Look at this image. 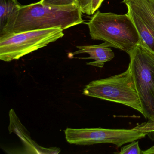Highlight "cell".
Here are the masks:
<instances>
[{"label": "cell", "instance_id": "obj_1", "mask_svg": "<svg viewBox=\"0 0 154 154\" xmlns=\"http://www.w3.org/2000/svg\"><path fill=\"white\" fill-rule=\"evenodd\" d=\"M78 5L49 6L39 2L21 6L13 33L60 27L64 30L84 23Z\"/></svg>", "mask_w": 154, "mask_h": 154}, {"label": "cell", "instance_id": "obj_2", "mask_svg": "<svg viewBox=\"0 0 154 154\" xmlns=\"http://www.w3.org/2000/svg\"><path fill=\"white\" fill-rule=\"evenodd\" d=\"M85 24L92 39L103 41L128 54L140 42L137 29L127 13L119 15L98 11Z\"/></svg>", "mask_w": 154, "mask_h": 154}, {"label": "cell", "instance_id": "obj_3", "mask_svg": "<svg viewBox=\"0 0 154 154\" xmlns=\"http://www.w3.org/2000/svg\"><path fill=\"white\" fill-rule=\"evenodd\" d=\"M83 94L128 106L142 114V107L129 68L111 77L92 81Z\"/></svg>", "mask_w": 154, "mask_h": 154}, {"label": "cell", "instance_id": "obj_4", "mask_svg": "<svg viewBox=\"0 0 154 154\" xmlns=\"http://www.w3.org/2000/svg\"><path fill=\"white\" fill-rule=\"evenodd\" d=\"M128 54V67L134 79L142 107V114L148 119H154V53L137 45Z\"/></svg>", "mask_w": 154, "mask_h": 154}, {"label": "cell", "instance_id": "obj_5", "mask_svg": "<svg viewBox=\"0 0 154 154\" xmlns=\"http://www.w3.org/2000/svg\"><path fill=\"white\" fill-rule=\"evenodd\" d=\"M64 35L60 27L29 30L0 38V59L9 62L47 46Z\"/></svg>", "mask_w": 154, "mask_h": 154}, {"label": "cell", "instance_id": "obj_6", "mask_svg": "<svg viewBox=\"0 0 154 154\" xmlns=\"http://www.w3.org/2000/svg\"><path fill=\"white\" fill-rule=\"evenodd\" d=\"M68 143L80 145H91L100 143L112 144L118 147L126 143L143 138L148 135L132 128L105 129L102 128L72 129L67 128L64 131Z\"/></svg>", "mask_w": 154, "mask_h": 154}, {"label": "cell", "instance_id": "obj_7", "mask_svg": "<svg viewBox=\"0 0 154 154\" xmlns=\"http://www.w3.org/2000/svg\"><path fill=\"white\" fill-rule=\"evenodd\" d=\"M78 50L70 53L69 57L82 54H87L90 57L86 58H79L84 59H93V62L86 63L88 65L103 68L105 63L112 60L114 57V53L109 44L104 42L102 44L94 45L77 46Z\"/></svg>", "mask_w": 154, "mask_h": 154}, {"label": "cell", "instance_id": "obj_8", "mask_svg": "<svg viewBox=\"0 0 154 154\" xmlns=\"http://www.w3.org/2000/svg\"><path fill=\"white\" fill-rule=\"evenodd\" d=\"M20 7L17 1L0 0V38L13 34Z\"/></svg>", "mask_w": 154, "mask_h": 154}, {"label": "cell", "instance_id": "obj_9", "mask_svg": "<svg viewBox=\"0 0 154 154\" xmlns=\"http://www.w3.org/2000/svg\"><path fill=\"white\" fill-rule=\"evenodd\" d=\"M122 2L137 12L154 32V0H122Z\"/></svg>", "mask_w": 154, "mask_h": 154}, {"label": "cell", "instance_id": "obj_10", "mask_svg": "<svg viewBox=\"0 0 154 154\" xmlns=\"http://www.w3.org/2000/svg\"><path fill=\"white\" fill-rule=\"evenodd\" d=\"M127 9V13L133 21L139 35V44L154 53V32L137 12L128 7Z\"/></svg>", "mask_w": 154, "mask_h": 154}, {"label": "cell", "instance_id": "obj_11", "mask_svg": "<svg viewBox=\"0 0 154 154\" xmlns=\"http://www.w3.org/2000/svg\"><path fill=\"white\" fill-rule=\"evenodd\" d=\"M143 151L141 150L138 141H135L131 142L130 144L124 146L122 148L120 154H142Z\"/></svg>", "mask_w": 154, "mask_h": 154}, {"label": "cell", "instance_id": "obj_12", "mask_svg": "<svg viewBox=\"0 0 154 154\" xmlns=\"http://www.w3.org/2000/svg\"><path fill=\"white\" fill-rule=\"evenodd\" d=\"M41 4L49 6H67L78 5L77 0H40Z\"/></svg>", "mask_w": 154, "mask_h": 154}, {"label": "cell", "instance_id": "obj_13", "mask_svg": "<svg viewBox=\"0 0 154 154\" xmlns=\"http://www.w3.org/2000/svg\"><path fill=\"white\" fill-rule=\"evenodd\" d=\"M104 0H91V15H94L100 8Z\"/></svg>", "mask_w": 154, "mask_h": 154}, {"label": "cell", "instance_id": "obj_14", "mask_svg": "<svg viewBox=\"0 0 154 154\" xmlns=\"http://www.w3.org/2000/svg\"><path fill=\"white\" fill-rule=\"evenodd\" d=\"M154 154V146L149 148L146 150H144L142 152V154Z\"/></svg>", "mask_w": 154, "mask_h": 154}, {"label": "cell", "instance_id": "obj_15", "mask_svg": "<svg viewBox=\"0 0 154 154\" xmlns=\"http://www.w3.org/2000/svg\"><path fill=\"white\" fill-rule=\"evenodd\" d=\"M15 1H17V0H15Z\"/></svg>", "mask_w": 154, "mask_h": 154}]
</instances>
